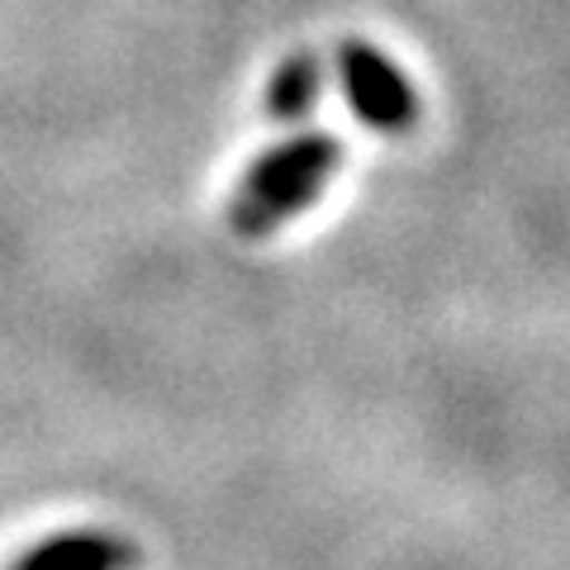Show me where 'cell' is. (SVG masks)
Instances as JSON below:
<instances>
[{
	"label": "cell",
	"instance_id": "4",
	"mask_svg": "<svg viewBox=\"0 0 570 570\" xmlns=\"http://www.w3.org/2000/svg\"><path fill=\"white\" fill-rule=\"evenodd\" d=\"M318 96H324V71L309 52H295L291 62L276 67L272 86H266V115L276 124H299L305 115H314Z\"/></svg>",
	"mask_w": 570,
	"mask_h": 570
},
{
	"label": "cell",
	"instance_id": "3",
	"mask_svg": "<svg viewBox=\"0 0 570 570\" xmlns=\"http://www.w3.org/2000/svg\"><path fill=\"white\" fill-rule=\"evenodd\" d=\"M129 566V547L110 532H62L48 538L33 551H24L14 570H124Z\"/></svg>",
	"mask_w": 570,
	"mask_h": 570
},
{
	"label": "cell",
	"instance_id": "1",
	"mask_svg": "<svg viewBox=\"0 0 570 570\" xmlns=\"http://www.w3.org/2000/svg\"><path fill=\"white\" fill-rule=\"evenodd\" d=\"M337 163H343V148L328 134H299V138L276 142L272 153H262L247 167L238 195L228 200V228L238 238L276 234L291 214L309 209L324 195Z\"/></svg>",
	"mask_w": 570,
	"mask_h": 570
},
{
	"label": "cell",
	"instance_id": "2",
	"mask_svg": "<svg viewBox=\"0 0 570 570\" xmlns=\"http://www.w3.org/2000/svg\"><path fill=\"white\" fill-rule=\"evenodd\" d=\"M337 77H343V91L352 115L376 134H404L409 124L419 119V96L414 86L404 81V71L385 58L381 48H371L362 39H352L337 48Z\"/></svg>",
	"mask_w": 570,
	"mask_h": 570
}]
</instances>
